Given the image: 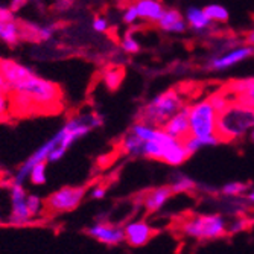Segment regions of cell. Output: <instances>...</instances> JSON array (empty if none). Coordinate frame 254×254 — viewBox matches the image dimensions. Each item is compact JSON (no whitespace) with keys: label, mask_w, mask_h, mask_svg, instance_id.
Returning a JSON list of instances; mask_svg holds the SVG:
<instances>
[{"label":"cell","mask_w":254,"mask_h":254,"mask_svg":"<svg viewBox=\"0 0 254 254\" xmlns=\"http://www.w3.org/2000/svg\"><path fill=\"white\" fill-rule=\"evenodd\" d=\"M11 110L17 114L52 113L61 104V90L52 81L43 79L35 73L9 87Z\"/></svg>","instance_id":"cell-1"},{"label":"cell","mask_w":254,"mask_h":254,"mask_svg":"<svg viewBox=\"0 0 254 254\" xmlns=\"http://www.w3.org/2000/svg\"><path fill=\"white\" fill-rule=\"evenodd\" d=\"M254 129V107L232 101L218 113L216 134L221 142L236 143L250 137Z\"/></svg>","instance_id":"cell-2"},{"label":"cell","mask_w":254,"mask_h":254,"mask_svg":"<svg viewBox=\"0 0 254 254\" xmlns=\"http://www.w3.org/2000/svg\"><path fill=\"white\" fill-rule=\"evenodd\" d=\"M186 107L184 98L177 88L166 90L163 93L152 98L138 114V119L148 124L163 127L175 113Z\"/></svg>","instance_id":"cell-3"},{"label":"cell","mask_w":254,"mask_h":254,"mask_svg":"<svg viewBox=\"0 0 254 254\" xmlns=\"http://www.w3.org/2000/svg\"><path fill=\"white\" fill-rule=\"evenodd\" d=\"M180 232L196 241H213L228 233V224L221 215H193L180 222Z\"/></svg>","instance_id":"cell-4"},{"label":"cell","mask_w":254,"mask_h":254,"mask_svg":"<svg viewBox=\"0 0 254 254\" xmlns=\"http://www.w3.org/2000/svg\"><path fill=\"white\" fill-rule=\"evenodd\" d=\"M189 107V125L190 134L196 137L215 135L218 127V110L212 104L210 98L199 99Z\"/></svg>","instance_id":"cell-5"},{"label":"cell","mask_w":254,"mask_h":254,"mask_svg":"<svg viewBox=\"0 0 254 254\" xmlns=\"http://www.w3.org/2000/svg\"><path fill=\"white\" fill-rule=\"evenodd\" d=\"M85 196V189L81 186H65L54 192L44 201L46 210L52 213H65L72 212L81 204Z\"/></svg>","instance_id":"cell-6"},{"label":"cell","mask_w":254,"mask_h":254,"mask_svg":"<svg viewBox=\"0 0 254 254\" xmlns=\"http://www.w3.org/2000/svg\"><path fill=\"white\" fill-rule=\"evenodd\" d=\"M253 55H254V48L247 43L239 46H232V48H228L224 52L216 54L213 58H210L209 67L212 70H227V68L235 67L236 64L248 60Z\"/></svg>","instance_id":"cell-7"},{"label":"cell","mask_w":254,"mask_h":254,"mask_svg":"<svg viewBox=\"0 0 254 254\" xmlns=\"http://www.w3.org/2000/svg\"><path fill=\"white\" fill-rule=\"evenodd\" d=\"M87 235L96 239L98 242L108 245V247H118L125 242V232L124 227L114 225L111 222H96L87 230Z\"/></svg>","instance_id":"cell-8"},{"label":"cell","mask_w":254,"mask_h":254,"mask_svg":"<svg viewBox=\"0 0 254 254\" xmlns=\"http://www.w3.org/2000/svg\"><path fill=\"white\" fill-rule=\"evenodd\" d=\"M124 232H125V242L134 248L145 247L155 235V230L143 219H135L128 222L124 227Z\"/></svg>","instance_id":"cell-9"},{"label":"cell","mask_w":254,"mask_h":254,"mask_svg":"<svg viewBox=\"0 0 254 254\" xmlns=\"http://www.w3.org/2000/svg\"><path fill=\"white\" fill-rule=\"evenodd\" d=\"M26 190L23 189L21 184L14 183L11 188V201H12V213L9 218V222L14 225H23L28 224L32 219V215L28 209L26 202Z\"/></svg>","instance_id":"cell-10"},{"label":"cell","mask_w":254,"mask_h":254,"mask_svg":"<svg viewBox=\"0 0 254 254\" xmlns=\"http://www.w3.org/2000/svg\"><path fill=\"white\" fill-rule=\"evenodd\" d=\"M222 90L232 101H239L254 107V78L230 81L225 87H222Z\"/></svg>","instance_id":"cell-11"},{"label":"cell","mask_w":254,"mask_h":254,"mask_svg":"<svg viewBox=\"0 0 254 254\" xmlns=\"http://www.w3.org/2000/svg\"><path fill=\"white\" fill-rule=\"evenodd\" d=\"M163 129L178 140H184L190 134L189 125V107L186 105L183 110L175 113L174 116L163 125Z\"/></svg>","instance_id":"cell-12"},{"label":"cell","mask_w":254,"mask_h":254,"mask_svg":"<svg viewBox=\"0 0 254 254\" xmlns=\"http://www.w3.org/2000/svg\"><path fill=\"white\" fill-rule=\"evenodd\" d=\"M155 25L168 34H181L189 28L184 15L177 9H165Z\"/></svg>","instance_id":"cell-13"},{"label":"cell","mask_w":254,"mask_h":254,"mask_svg":"<svg viewBox=\"0 0 254 254\" xmlns=\"http://www.w3.org/2000/svg\"><path fill=\"white\" fill-rule=\"evenodd\" d=\"M0 68L5 75V79L8 82V87H12L14 84L23 81L25 78L34 75V72L29 67L18 64L12 60H0Z\"/></svg>","instance_id":"cell-14"},{"label":"cell","mask_w":254,"mask_h":254,"mask_svg":"<svg viewBox=\"0 0 254 254\" xmlns=\"http://www.w3.org/2000/svg\"><path fill=\"white\" fill-rule=\"evenodd\" d=\"M172 189L171 186H160L155 188L149 192L145 193L143 196V207L148 212H158L161 207H163L169 198L172 196Z\"/></svg>","instance_id":"cell-15"},{"label":"cell","mask_w":254,"mask_h":254,"mask_svg":"<svg viewBox=\"0 0 254 254\" xmlns=\"http://www.w3.org/2000/svg\"><path fill=\"white\" fill-rule=\"evenodd\" d=\"M138 17L148 23H157L165 12V6L161 5L160 0H135L134 2Z\"/></svg>","instance_id":"cell-16"},{"label":"cell","mask_w":254,"mask_h":254,"mask_svg":"<svg viewBox=\"0 0 254 254\" xmlns=\"http://www.w3.org/2000/svg\"><path fill=\"white\" fill-rule=\"evenodd\" d=\"M184 18L188 21V26L196 32H205L213 23L209 18V15L205 14L204 8H196V6L188 8L186 14H184Z\"/></svg>","instance_id":"cell-17"},{"label":"cell","mask_w":254,"mask_h":254,"mask_svg":"<svg viewBox=\"0 0 254 254\" xmlns=\"http://www.w3.org/2000/svg\"><path fill=\"white\" fill-rule=\"evenodd\" d=\"M143 146L145 140L137 137L134 132L128 131L121 140V151L129 157H143Z\"/></svg>","instance_id":"cell-18"},{"label":"cell","mask_w":254,"mask_h":254,"mask_svg":"<svg viewBox=\"0 0 254 254\" xmlns=\"http://www.w3.org/2000/svg\"><path fill=\"white\" fill-rule=\"evenodd\" d=\"M183 142H184V145H186L188 151L190 152V155L195 154V152H198V151L202 149V148L215 146V145L221 143L218 134H215V135H207V137H196V135L189 134L186 138H184Z\"/></svg>","instance_id":"cell-19"},{"label":"cell","mask_w":254,"mask_h":254,"mask_svg":"<svg viewBox=\"0 0 254 254\" xmlns=\"http://www.w3.org/2000/svg\"><path fill=\"white\" fill-rule=\"evenodd\" d=\"M23 38L21 28L14 20L11 21H0V40L5 41L9 46L17 44Z\"/></svg>","instance_id":"cell-20"},{"label":"cell","mask_w":254,"mask_h":254,"mask_svg":"<svg viewBox=\"0 0 254 254\" xmlns=\"http://www.w3.org/2000/svg\"><path fill=\"white\" fill-rule=\"evenodd\" d=\"M169 186H171L174 193H186V192H190V190L195 189L196 183L190 177H188V175L177 174V175L172 177Z\"/></svg>","instance_id":"cell-21"},{"label":"cell","mask_w":254,"mask_h":254,"mask_svg":"<svg viewBox=\"0 0 254 254\" xmlns=\"http://www.w3.org/2000/svg\"><path fill=\"white\" fill-rule=\"evenodd\" d=\"M205 14L209 15V18L213 21V23H225L228 21L230 18V14H228V9L222 5H218V3H212V5H207L204 8Z\"/></svg>","instance_id":"cell-22"},{"label":"cell","mask_w":254,"mask_h":254,"mask_svg":"<svg viewBox=\"0 0 254 254\" xmlns=\"http://www.w3.org/2000/svg\"><path fill=\"white\" fill-rule=\"evenodd\" d=\"M102 78H104L105 85L110 90H116L124 81V70L122 68H118V67L108 68V70H105V73L102 75Z\"/></svg>","instance_id":"cell-23"},{"label":"cell","mask_w":254,"mask_h":254,"mask_svg":"<svg viewBox=\"0 0 254 254\" xmlns=\"http://www.w3.org/2000/svg\"><path fill=\"white\" fill-rule=\"evenodd\" d=\"M248 190V184L242 183V181H230L227 184H224L221 192L224 196H230V198H236L241 195H245Z\"/></svg>","instance_id":"cell-24"},{"label":"cell","mask_w":254,"mask_h":254,"mask_svg":"<svg viewBox=\"0 0 254 254\" xmlns=\"http://www.w3.org/2000/svg\"><path fill=\"white\" fill-rule=\"evenodd\" d=\"M23 31H26V35L32 40H49L54 34V28L52 26H26L21 28Z\"/></svg>","instance_id":"cell-25"},{"label":"cell","mask_w":254,"mask_h":254,"mask_svg":"<svg viewBox=\"0 0 254 254\" xmlns=\"http://www.w3.org/2000/svg\"><path fill=\"white\" fill-rule=\"evenodd\" d=\"M46 163H48V161H40V163H37L31 169L29 178L37 186H41V184L46 183Z\"/></svg>","instance_id":"cell-26"},{"label":"cell","mask_w":254,"mask_h":254,"mask_svg":"<svg viewBox=\"0 0 254 254\" xmlns=\"http://www.w3.org/2000/svg\"><path fill=\"white\" fill-rule=\"evenodd\" d=\"M121 48L125 54H137L140 51V44L132 34H125L121 40Z\"/></svg>","instance_id":"cell-27"},{"label":"cell","mask_w":254,"mask_h":254,"mask_svg":"<svg viewBox=\"0 0 254 254\" xmlns=\"http://www.w3.org/2000/svg\"><path fill=\"white\" fill-rule=\"evenodd\" d=\"M11 96L9 93L0 95V121H5L11 114Z\"/></svg>","instance_id":"cell-28"},{"label":"cell","mask_w":254,"mask_h":254,"mask_svg":"<svg viewBox=\"0 0 254 254\" xmlns=\"http://www.w3.org/2000/svg\"><path fill=\"white\" fill-rule=\"evenodd\" d=\"M122 18L124 21L127 23V25H135V23L140 20V17H138V12H137V8L134 3H129L125 9H124V14H122Z\"/></svg>","instance_id":"cell-29"},{"label":"cell","mask_w":254,"mask_h":254,"mask_svg":"<svg viewBox=\"0 0 254 254\" xmlns=\"http://www.w3.org/2000/svg\"><path fill=\"white\" fill-rule=\"evenodd\" d=\"M26 202H28V209L32 215V218H35L41 210H43V201L40 199V196L37 195H28L26 196Z\"/></svg>","instance_id":"cell-30"},{"label":"cell","mask_w":254,"mask_h":254,"mask_svg":"<svg viewBox=\"0 0 254 254\" xmlns=\"http://www.w3.org/2000/svg\"><path fill=\"white\" fill-rule=\"evenodd\" d=\"M91 26H93V29L96 31V32H107L108 31V21H107V18L105 17H96L95 20H93V23H91Z\"/></svg>","instance_id":"cell-31"},{"label":"cell","mask_w":254,"mask_h":254,"mask_svg":"<svg viewBox=\"0 0 254 254\" xmlns=\"http://www.w3.org/2000/svg\"><path fill=\"white\" fill-rule=\"evenodd\" d=\"M107 193V188L105 186H95L93 189H91V198L93 199H102Z\"/></svg>","instance_id":"cell-32"},{"label":"cell","mask_w":254,"mask_h":254,"mask_svg":"<svg viewBox=\"0 0 254 254\" xmlns=\"http://www.w3.org/2000/svg\"><path fill=\"white\" fill-rule=\"evenodd\" d=\"M14 20V11L11 8L0 6V21H11Z\"/></svg>","instance_id":"cell-33"},{"label":"cell","mask_w":254,"mask_h":254,"mask_svg":"<svg viewBox=\"0 0 254 254\" xmlns=\"http://www.w3.org/2000/svg\"><path fill=\"white\" fill-rule=\"evenodd\" d=\"M3 93H9V87H8V82L5 79L2 68H0V95H3Z\"/></svg>","instance_id":"cell-34"},{"label":"cell","mask_w":254,"mask_h":254,"mask_svg":"<svg viewBox=\"0 0 254 254\" xmlns=\"http://www.w3.org/2000/svg\"><path fill=\"white\" fill-rule=\"evenodd\" d=\"M26 5V0H11V9L15 12V11H18L20 8H23Z\"/></svg>","instance_id":"cell-35"},{"label":"cell","mask_w":254,"mask_h":254,"mask_svg":"<svg viewBox=\"0 0 254 254\" xmlns=\"http://www.w3.org/2000/svg\"><path fill=\"white\" fill-rule=\"evenodd\" d=\"M245 43H247V44H250V46H253V48H254V28L247 34V37H245Z\"/></svg>","instance_id":"cell-36"},{"label":"cell","mask_w":254,"mask_h":254,"mask_svg":"<svg viewBox=\"0 0 254 254\" xmlns=\"http://www.w3.org/2000/svg\"><path fill=\"white\" fill-rule=\"evenodd\" d=\"M245 198H247V201H248L251 205H254V188L247 190V193H245Z\"/></svg>","instance_id":"cell-37"},{"label":"cell","mask_w":254,"mask_h":254,"mask_svg":"<svg viewBox=\"0 0 254 254\" xmlns=\"http://www.w3.org/2000/svg\"><path fill=\"white\" fill-rule=\"evenodd\" d=\"M250 142L254 145V129H253V131H251V134H250Z\"/></svg>","instance_id":"cell-38"},{"label":"cell","mask_w":254,"mask_h":254,"mask_svg":"<svg viewBox=\"0 0 254 254\" xmlns=\"http://www.w3.org/2000/svg\"><path fill=\"white\" fill-rule=\"evenodd\" d=\"M116 2H125V0H116Z\"/></svg>","instance_id":"cell-39"}]
</instances>
